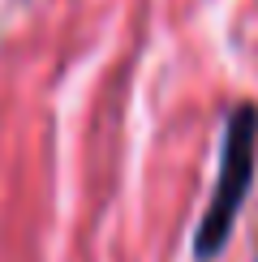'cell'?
I'll return each mask as SVG.
<instances>
[{
	"label": "cell",
	"mask_w": 258,
	"mask_h": 262,
	"mask_svg": "<svg viewBox=\"0 0 258 262\" xmlns=\"http://www.w3.org/2000/svg\"><path fill=\"white\" fill-rule=\"evenodd\" d=\"M254 159H258V107L254 103H236L228 116V134H224V155H220V181L211 189V202L198 220V232H193V258L211 262L224 254L236 215H241V202L250 198L254 185Z\"/></svg>",
	"instance_id": "1"
}]
</instances>
